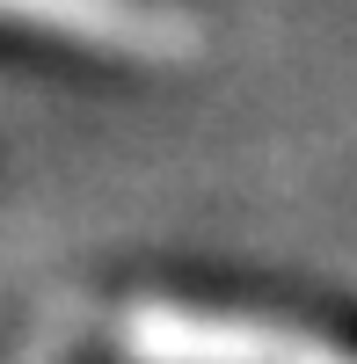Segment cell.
I'll list each match as a JSON object with an SVG mask.
<instances>
[{"label":"cell","mask_w":357,"mask_h":364,"mask_svg":"<svg viewBox=\"0 0 357 364\" xmlns=\"http://www.w3.org/2000/svg\"><path fill=\"white\" fill-rule=\"evenodd\" d=\"M80 328H87L80 299H58L51 314H37V328L22 336V350H15L8 364H66V357H73V343H80Z\"/></svg>","instance_id":"3"},{"label":"cell","mask_w":357,"mask_h":364,"mask_svg":"<svg viewBox=\"0 0 357 364\" xmlns=\"http://www.w3.org/2000/svg\"><path fill=\"white\" fill-rule=\"evenodd\" d=\"M0 15L66 29V37H87V44H117V51H183L190 44V29L175 15H154L139 0H0Z\"/></svg>","instance_id":"2"},{"label":"cell","mask_w":357,"mask_h":364,"mask_svg":"<svg viewBox=\"0 0 357 364\" xmlns=\"http://www.w3.org/2000/svg\"><path fill=\"white\" fill-rule=\"evenodd\" d=\"M117 350H124V364H350L307 328L190 314V306H132L117 328Z\"/></svg>","instance_id":"1"}]
</instances>
